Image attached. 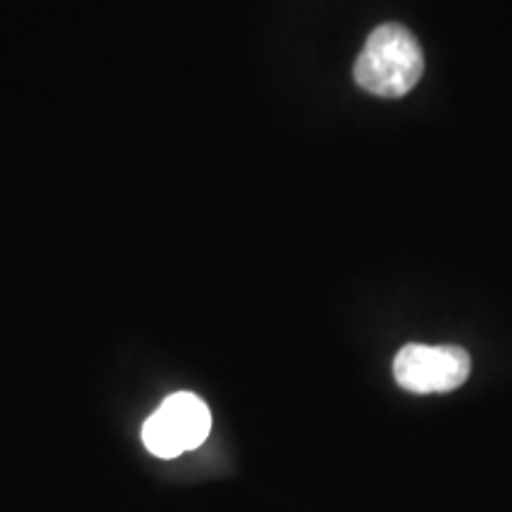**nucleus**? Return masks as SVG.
<instances>
[{"label":"nucleus","instance_id":"obj_1","mask_svg":"<svg viewBox=\"0 0 512 512\" xmlns=\"http://www.w3.org/2000/svg\"><path fill=\"white\" fill-rule=\"evenodd\" d=\"M425 69L420 43L401 24H382L368 36L354 64V79L363 91L380 98H401L420 81Z\"/></svg>","mask_w":512,"mask_h":512},{"label":"nucleus","instance_id":"obj_2","mask_svg":"<svg viewBox=\"0 0 512 512\" xmlns=\"http://www.w3.org/2000/svg\"><path fill=\"white\" fill-rule=\"evenodd\" d=\"M211 432V413L200 396L176 392L143 425V444L157 458H178L202 446Z\"/></svg>","mask_w":512,"mask_h":512},{"label":"nucleus","instance_id":"obj_3","mask_svg":"<svg viewBox=\"0 0 512 512\" xmlns=\"http://www.w3.org/2000/svg\"><path fill=\"white\" fill-rule=\"evenodd\" d=\"M470 354L460 347L408 344L394 358V380L413 394H446L470 377Z\"/></svg>","mask_w":512,"mask_h":512}]
</instances>
